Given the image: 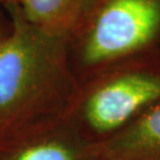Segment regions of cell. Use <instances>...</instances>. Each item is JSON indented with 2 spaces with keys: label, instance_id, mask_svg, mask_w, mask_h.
Here are the masks:
<instances>
[{
  "label": "cell",
  "instance_id": "277c9868",
  "mask_svg": "<svg viewBox=\"0 0 160 160\" xmlns=\"http://www.w3.org/2000/svg\"><path fill=\"white\" fill-rule=\"evenodd\" d=\"M92 153L103 160H160V102L94 146Z\"/></svg>",
  "mask_w": 160,
  "mask_h": 160
},
{
  "label": "cell",
  "instance_id": "3957f363",
  "mask_svg": "<svg viewBox=\"0 0 160 160\" xmlns=\"http://www.w3.org/2000/svg\"><path fill=\"white\" fill-rule=\"evenodd\" d=\"M159 102L160 50H155L82 81L71 119L97 134H115Z\"/></svg>",
  "mask_w": 160,
  "mask_h": 160
},
{
  "label": "cell",
  "instance_id": "5b68a950",
  "mask_svg": "<svg viewBox=\"0 0 160 160\" xmlns=\"http://www.w3.org/2000/svg\"><path fill=\"white\" fill-rule=\"evenodd\" d=\"M101 0H19L18 7L25 20L64 38L74 36Z\"/></svg>",
  "mask_w": 160,
  "mask_h": 160
},
{
  "label": "cell",
  "instance_id": "8992f818",
  "mask_svg": "<svg viewBox=\"0 0 160 160\" xmlns=\"http://www.w3.org/2000/svg\"><path fill=\"white\" fill-rule=\"evenodd\" d=\"M10 160H83L81 151L62 139H43L25 146Z\"/></svg>",
  "mask_w": 160,
  "mask_h": 160
},
{
  "label": "cell",
  "instance_id": "7a4b0ae2",
  "mask_svg": "<svg viewBox=\"0 0 160 160\" xmlns=\"http://www.w3.org/2000/svg\"><path fill=\"white\" fill-rule=\"evenodd\" d=\"M160 50V0H101L69 40L80 83L129 58Z\"/></svg>",
  "mask_w": 160,
  "mask_h": 160
},
{
  "label": "cell",
  "instance_id": "6da1fadb",
  "mask_svg": "<svg viewBox=\"0 0 160 160\" xmlns=\"http://www.w3.org/2000/svg\"><path fill=\"white\" fill-rule=\"evenodd\" d=\"M5 8L11 26L0 42V129L69 121L81 87L69 39L30 24L18 4Z\"/></svg>",
  "mask_w": 160,
  "mask_h": 160
},
{
  "label": "cell",
  "instance_id": "52a82bcc",
  "mask_svg": "<svg viewBox=\"0 0 160 160\" xmlns=\"http://www.w3.org/2000/svg\"><path fill=\"white\" fill-rule=\"evenodd\" d=\"M10 26H11L10 20H8V22H6V20H4L2 18L0 17V42L5 38L6 34L8 33V31H10Z\"/></svg>",
  "mask_w": 160,
  "mask_h": 160
},
{
  "label": "cell",
  "instance_id": "ba28073f",
  "mask_svg": "<svg viewBox=\"0 0 160 160\" xmlns=\"http://www.w3.org/2000/svg\"><path fill=\"white\" fill-rule=\"evenodd\" d=\"M18 1H19V0H0V6L6 7V6H8V5L18 4Z\"/></svg>",
  "mask_w": 160,
  "mask_h": 160
}]
</instances>
